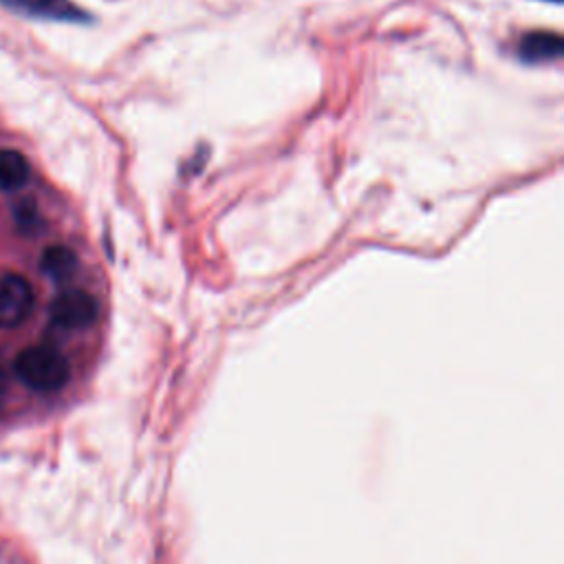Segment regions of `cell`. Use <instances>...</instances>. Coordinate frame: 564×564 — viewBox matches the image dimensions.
I'll return each mask as SVG.
<instances>
[{"mask_svg":"<svg viewBox=\"0 0 564 564\" xmlns=\"http://www.w3.org/2000/svg\"><path fill=\"white\" fill-rule=\"evenodd\" d=\"M31 165L26 156L11 148H0V192H15L29 183Z\"/></svg>","mask_w":564,"mask_h":564,"instance_id":"7","label":"cell"},{"mask_svg":"<svg viewBox=\"0 0 564 564\" xmlns=\"http://www.w3.org/2000/svg\"><path fill=\"white\" fill-rule=\"evenodd\" d=\"M15 377L35 392H57L70 379V364L64 352L51 344L24 348L13 361Z\"/></svg>","mask_w":564,"mask_h":564,"instance_id":"1","label":"cell"},{"mask_svg":"<svg viewBox=\"0 0 564 564\" xmlns=\"http://www.w3.org/2000/svg\"><path fill=\"white\" fill-rule=\"evenodd\" d=\"M0 4L13 13L40 20L90 22V15L73 0H0Z\"/></svg>","mask_w":564,"mask_h":564,"instance_id":"4","label":"cell"},{"mask_svg":"<svg viewBox=\"0 0 564 564\" xmlns=\"http://www.w3.org/2000/svg\"><path fill=\"white\" fill-rule=\"evenodd\" d=\"M4 388H7V370H4V366L0 364V394L4 392Z\"/></svg>","mask_w":564,"mask_h":564,"instance_id":"8","label":"cell"},{"mask_svg":"<svg viewBox=\"0 0 564 564\" xmlns=\"http://www.w3.org/2000/svg\"><path fill=\"white\" fill-rule=\"evenodd\" d=\"M77 269H79V258L66 245H51L40 256V271L57 284L68 282L77 273Z\"/></svg>","mask_w":564,"mask_h":564,"instance_id":"6","label":"cell"},{"mask_svg":"<svg viewBox=\"0 0 564 564\" xmlns=\"http://www.w3.org/2000/svg\"><path fill=\"white\" fill-rule=\"evenodd\" d=\"M35 293L20 273L0 275V328H15L31 315Z\"/></svg>","mask_w":564,"mask_h":564,"instance_id":"3","label":"cell"},{"mask_svg":"<svg viewBox=\"0 0 564 564\" xmlns=\"http://www.w3.org/2000/svg\"><path fill=\"white\" fill-rule=\"evenodd\" d=\"M99 317V302L84 289H68L48 304V319L62 330H84Z\"/></svg>","mask_w":564,"mask_h":564,"instance_id":"2","label":"cell"},{"mask_svg":"<svg viewBox=\"0 0 564 564\" xmlns=\"http://www.w3.org/2000/svg\"><path fill=\"white\" fill-rule=\"evenodd\" d=\"M564 42L553 31H529L520 37L518 55L527 64H542L562 57Z\"/></svg>","mask_w":564,"mask_h":564,"instance_id":"5","label":"cell"},{"mask_svg":"<svg viewBox=\"0 0 564 564\" xmlns=\"http://www.w3.org/2000/svg\"><path fill=\"white\" fill-rule=\"evenodd\" d=\"M546 2H555V4H560V2H562V0H546Z\"/></svg>","mask_w":564,"mask_h":564,"instance_id":"9","label":"cell"}]
</instances>
